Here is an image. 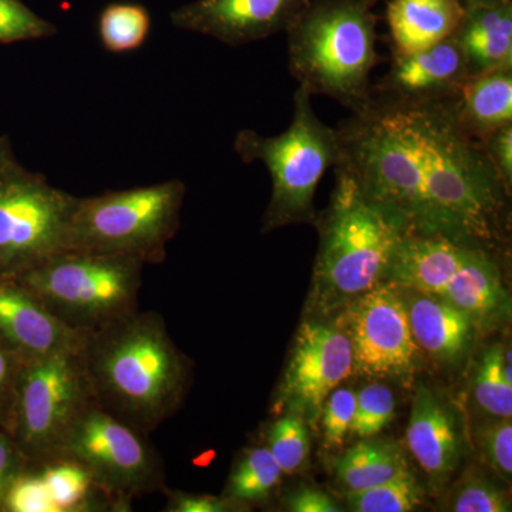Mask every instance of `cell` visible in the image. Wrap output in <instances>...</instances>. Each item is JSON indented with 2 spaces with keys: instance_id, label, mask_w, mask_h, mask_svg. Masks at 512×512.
<instances>
[{
  "instance_id": "cell-1",
  "label": "cell",
  "mask_w": 512,
  "mask_h": 512,
  "mask_svg": "<svg viewBox=\"0 0 512 512\" xmlns=\"http://www.w3.org/2000/svg\"><path fill=\"white\" fill-rule=\"evenodd\" d=\"M457 96L410 100L373 92L336 128L346 171L409 231L498 248L511 190L458 119Z\"/></svg>"
},
{
  "instance_id": "cell-2",
  "label": "cell",
  "mask_w": 512,
  "mask_h": 512,
  "mask_svg": "<svg viewBox=\"0 0 512 512\" xmlns=\"http://www.w3.org/2000/svg\"><path fill=\"white\" fill-rule=\"evenodd\" d=\"M83 360L94 402L147 436L183 403L190 366L156 312L89 333Z\"/></svg>"
},
{
  "instance_id": "cell-3",
  "label": "cell",
  "mask_w": 512,
  "mask_h": 512,
  "mask_svg": "<svg viewBox=\"0 0 512 512\" xmlns=\"http://www.w3.org/2000/svg\"><path fill=\"white\" fill-rule=\"evenodd\" d=\"M332 200L319 218L320 248L313 269V306L343 308L383 282L406 222L370 198L346 171L335 168Z\"/></svg>"
},
{
  "instance_id": "cell-4",
  "label": "cell",
  "mask_w": 512,
  "mask_h": 512,
  "mask_svg": "<svg viewBox=\"0 0 512 512\" xmlns=\"http://www.w3.org/2000/svg\"><path fill=\"white\" fill-rule=\"evenodd\" d=\"M382 0H311L286 30L288 67L312 96L338 101L350 113L370 99L376 50V6Z\"/></svg>"
},
{
  "instance_id": "cell-5",
  "label": "cell",
  "mask_w": 512,
  "mask_h": 512,
  "mask_svg": "<svg viewBox=\"0 0 512 512\" xmlns=\"http://www.w3.org/2000/svg\"><path fill=\"white\" fill-rule=\"evenodd\" d=\"M234 148L244 163L259 161L268 168L272 197L264 229L313 220L316 188L339 157L338 131L316 116L312 94L299 84L293 94V114L288 130L265 137L254 130L239 131Z\"/></svg>"
},
{
  "instance_id": "cell-6",
  "label": "cell",
  "mask_w": 512,
  "mask_h": 512,
  "mask_svg": "<svg viewBox=\"0 0 512 512\" xmlns=\"http://www.w3.org/2000/svg\"><path fill=\"white\" fill-rule=\"evenodd\" d=\"M143 266L126 256L62 251L12 278L64 325L92 333L138 311Z\"/></svg>"
},
{
  "instance_id": "cell-7",
  "label": "cell",
  "mask_w": 512,
  "mask_h": 512,
  "mask_svg": "<svg viewBox=\"0 0 512 512\" xmlns=\"http://www.w3.org/2000/svg\"><path fill=\"white\" fill-rule=\"evenodd\" d=\"M180 180L77 197L66 251L126 256L141 264H161L177 234L185 198Z\"/></svg>"
},
{
  "instance_id": "cell-8",
  "label": "cell",
  "mask_w": 512,
  "mask_h": 512,
  "mask_svg": "<svg viewBox=\"0 0 512 512\" xmlns=\"http://www.w3.org/2000/svg\"><path fill=\"white\" fill-rule=\"evenodd\" d=\"M60 463L83 470L114 507L165 487L163 460L147 434L94 400L70 424L49 466Z\"/></svg>"
},
{
  "instance_id": "cell-9",
  "label": "cell",
  "mask_w": 512,
  "mask_h": 512,
  "mask_svg": "<svg viewBox=\"0 0 512 512\" xmlns=\"http://www.w3.org/2000/svg\"><path fill=\"white\" fill-rule=\"evenodd\" d=\"M77 197L23 167L0 136V275L12 278L66 251Z\"/></svg>"
},
{
  "instance_id": "cell-10",
  "label": "cell",
  "mask_w": 512,
  "mask_h": 512,
  "mask_svg": "<svg viewBox=\"0 0 512 512\" xmlns=\"http://www.w3.org/2000/svg\"><path fill=\"white\" fill-rule=\"evenodd\" d=\"M92 400L83 350L20 363L9 434L28 467L49 466L64 433Z\"/></svg>"
},
{
  "instance_id": "cell-11",
  "label": "cell",
  "mask_w": 512,
  "mask_h": 512,
  "mask_svg": "<svg viewBox=\"0 0 512 512\" xmlns=\"http://www.w3.org/2000/svg\"><path fill=\"white\" fill-rule=\"evenodd\" d=\"M352 346L353 372L410 386L419 369L406 302L397 288L380 282L343 306L336 322Z\"/></svg>"
},
{
  "instance_id": "cell-12",
  "label": "cell",
  "mask_w": 512,
  "mask_h": 512,
  "mask_svg": "<svg viewBox=\"0 0 512 512\" xmlns=\"http://www.w3.org/2000/svg\"><path fill=\"white\" fill-rule=\"evenodd\" d=\"M352 373V346L346 333L338 325L302 323L275 410L296 414L316 429L329 394Z\"/></svg>"
},
{
  "instance_id": "cell-13",
  "label": "cell",
  "mask_w": 512,
  "mask_h": 512,
  "mask_svg": "<svg viewBox=\"0 0 512 512\" xmlns=\"http://www.w3.org/2000/svg\"><path fill=\"white\" fill-rule=\"evenodd\" d=\"M311 0H195L171 12L173 26L228 46L258 42L289 26Z\"/></svg>"
},
{
  "instance_id": "cell-14",
  "label": "cell",
  "mask_w": 512,
  "mask_h": 512,
  "mask_svg": "<svg viewBox=\"0 0 512 512\" xmlns=\"http://www.w3.org/2000/svg\"><path fill=\"white\" fill-rule=\"evenodd\" d=\"M87 335L64 325L16 279L0 278V342L20 362L82 352Z\"/></svg>"
},
{
  "instance_id": "cell-15",
  "label": "cell",
  "mask_w": 512,
  "mask_h": 512,
  "mask_svg": "<svg viewBox=\"0 0 512 512\" xmlns=\"http://www.w3.org/2000/svg\"><path fill=\"white\" fill-rule=\"evenodd\" d=\"M468 77L466 57L453 35L417 52H392L389 70L372 90L399 99H441L460 94Z\"/></svg>"
},
{
  "instance_id": "cell-16",
  "label": "cell",
  "mask_w": 512,
  "mask_h": 512,
  "mask_svg": "<svg viewBox=\"0 0 512 512\" xmlns=\"http://www.w3.org/2000/svg\"><path fill=\"white\" fill-rule=\"evenodd\" d=\"M480 247L488 245L444 234L409 231L400 242L383 282L397 289L440 295Z\"/></svg>"
},
{
  "instance_id": "cell-17",
  "label": "cell",
  "mask_w": 512,
  "mask_h": 512,
  "mask_svg": "<svg viewBox=\"0 0 512 512\" xmlns=\"http://www.w3.org/2000/svg\"><path fill=\"white\" fill-rule=\"evenodd\" d=\"M407 446L437 487L456 471L461 457L456 420L447 404L429 387L419 386L414 394Z\"/></svg>"
},
{
  "instance_id": "cell-18",
  "label": "cell",
  "mask_w": 512,
  "mask_h": 512,
  "mask_svg": "<svg viewBox=\"0 0 512 512\" xmlns=\"http://www.w3.org/2000/svg\"><path fill=\"white\" fill-rule=\"evenodd\" d=\"M441 298L460 309L476 330L497 328L510 319L511 301L497 248L480 247L447 282Z\"/></svg>"
},
{
  "instance_id": "cell-19",
  "label": "cell",
  "mask_w": 512,
  "mask_h": 512,
  "mask_svg": "<svg viewBox=\"0 0 512 512\" xmlns=\"http://www.w3.org/2000/svg\"><path fill=\"white\" fill-rule=\"evenodd\" d=\"M410 292L404 302L416 345L437 362H460L476 332L471 320L440 295Z\"/></svg>"
},
{
  "instance_id": "cell-20",
  "label": "cell",
  "mask_w": 512,
  "mask_h": 512,
  "mask_svg": "<svg viewBox=\"0 0 512 512\" xmlns=\"http://www.w3.org/2000/svg\"><path fill=\"white\" fill-rule=\"evenodd\" d=\"M454 37L463 49L470 76L512 69V0L466 6Z\"/></svg>"
},
{
  "instance_id": "cell-21",
  "label": "cell",
  "mask_w": 512,
  "mask_h": 512,
  "mask_svg": "<svg viewBox=\"0 0 512 512\" xmlns=\"http://www.w3.org/2000/svg\"><path fill=\"white\" fill-rule=\"evenodd\" d=\"M464 12L463 0H389L386 22L392 52H417L453 36Z\"/></svg>"
},
{
  "instance_id": "cell-22",
  "label": "cell",
  "mask_w": 512,
  "mask_h": 512,
  "mask_svg": "<svg viewBox=\"0 0 512 512\" xmlns=\"http://www.w3.org/2000/svg\"><path fill=\"white\" fill-rule=\"evenodd\" d=\"M458 119L478 141L512 124V69L470 76L458 94Z\"/></svg>"
},
{
  "instance_id": "cell-23",
  "label": "cell",
  "mask_w": 512,
  "mask_h": 512,
  "mask_svg": "<svg viewBox=\"0 0 512 512\" xmlns=\"http://www.w3.org/2000/svg\"><path fill=\"white\" fill-rule=\"evenodd\" d=\"M335 471L348 491H362L406 473L409 466L393 441L366 439L336 458Z\"/></svg>"
},
{
  "instance_id": "cell-24",
  "label": "cell",
  "mask_w": 512,
  "mask_h": 512,
  "mask_svg": "<svg viewBox=\"0 0 512 512\" xmlns=\"http://www.w3.org/2000/svg\"><path fill=\"white\" fill-rule=\"evenodd\" d=\"M282 476L284 473L268 447L248 448L229 474L224 497L238 507L264 503Z\"/></svg>"
},
{
  "instance_id": "cell-25",
  "label": "cell",
  "mask_w": 512,
  "mask_h": 512,
  "mask_svg": "<svg viewBox=\"0 0 512 512\" xmlns=\"http://www.w3.org/2000/svg\"><path fill=\"white\" fill-rule=\"evenodd\" d=\"M474 397L485 413L497 419H511V352L503 346H491L481 357L474 379Z\"/></svg>"
},
{
  "instance_id": "cell-26",
  "label": "cell",
  "mask_w": 512,
  "mask_h": 512,
  "mask_svg": "<svg viewBox=\"0 0 512 512\" xmlns=\"http://www.w3.org/2000/svg\"><path fill=\"white\" fill-rule=\"evenodd\" d=\"M150 30V12L140 3L114 2L101 10L100 42L111 53L140 49L146 43Z\"/></svg>"
},
{
  "instance_id": "cell-27",
  "label": "cell",
  "mask_w": 512,
  "mask_h": 512,
  "mask_svg": "<svg viewBox=\"0 0 512 512\" xmlns=\"http://www.w3.org/2000/svg\"><path fill=\"white\" fill-rule=\"evenodd\" d=\"M350 510L356 512H409L423 504L424 491L410 471L362 491H348Z\"/></svg>"
},
{
  "instance_id": "cell-28",
  "label": "cell",
  "mask_w": 512,
  "mask_h": 512,
  "mask_svg": "<svg viewBox=\"0 0 512 512\" xmlns=\"http://www.w3.org/2000/svg\"><path fill=\"white\" fill-rule=\"evenodd\" d=\"M266 447L281 467L282 473L286 476L295 474L306 463L311 450L306 421L296 414L286 413L269 429Z\"/></svg>"
},
{
  "instance_id": "cell-29",
  "label": "cell",
  "mask_w": 512,
  "mask_h": 512,
  "mask_svg": "<svg viewBox=\"0 0 512 512\" xmlns=\"http://www.w3.org/2000/svg\"><path fill=\"white\" fill-rule=\"evenodd\" d=\"M394 396L384 384L373 383L356 393L355 416L350 431L360 439H372L392 423Z\"/></svg>"
},
{
  "instance_id": "cell-30",
  "label": "cell",
  "mask_w": 512,
  "mask_h": 512,
  "mask_svg": "<svg viewBox=\"0 0 512 512\" xmlns=\"http://www.w3.org/2000/svg\"><path fill=\"white\" fill-rule=\"evenodd\" d=\"M56 33L52 22L37 15L22 0H0V45L45 39Z\"/></svg>"
},
{
  "instance_id": "cell-31",
  "label": "cell",
  "mask_w": 512,
  "mask_h": 512,
  "mask_svg": "<svg viewBox=\"0 0 512 512\" xmlns=\"http://www.w3.org/2000/svg\"><path fill=\"white\" fill-rule=\"evenodd\" d=\"M356 393L350 389H335L323 404L320 421L326 446L338 448L345 441L355 416Z\"/></svg>"
},
{
  "instance_id": "cell-32",
  "label": "cell",
  "mask_w": 512,
  "mask_h": 512,
  "mask_svg": "<svg viewBox=\"0 0 512 512\" xmlns=\"http://www.w3.org/2000/svg\"><path fill=\"white\" fill-rule=\"evenodd\" d=\"M451 510L456 512H510V500L500 488L480 477H470L454 494Z\"/></svg>"
},
{
  "instance_id": "cell-33",
  "label": "cell",
  "mask_w": 512,
  "mask_h": 512,
  "mask_svg": "<svg viewBox=\"0 0 512 512\" xmlns=\"http://www.w3.org/2000/svg\"><path fill=\"white\" fill-rule=\"evenodd\" d=\"M478 443L485 460L505 480L512 476V423L498 419L478 430Z\"/></svg>"
},
{
  "instance_id": "cell-34",
  "label": "cell",
  "mask_w": 512,
  "mask_h": 512,
  "mask_svg": "<svg viewBox=\"0 0 512 512\" xmlns=\"http://www.w3.org/2000/svg\"><path fill=\"white\" fill-rule=\"evenodd\" d=\"M28 468V461L8 431L0 430V512L20 474Z\"/></svg>"
},
{
  "instance_id": "cell-35",
  "label": "cell",
  "mask_w": 512,
  "mask_h": 512,
  "mask_svg": "<svg viewBox=\"0 0 512 512\" xmlns=\"http://www.w3.org/2000/svg\"><path fill=\"white\" fill-rule=\"evenodd\" d=\"M20 363L22 362L0 342V430L8 433L10 421H12L13 404H15Z\"/></svg>"
},
{
  "instance_id": "cell-36",
  "label": "cell",
  "mask_w": 512,
  "mask_h": 512,
  "mask_svg": "<svg viewBox=\"0 0 512 512\" xmlns=\"http://www.w3.org/2000/svg\"><path fill=\"white\" fill-rule=\"evenodd\" d=\"M163 491L167 495V505L164 508V511L167 512H228L239 510L238 505L225 497L181 493V491L168 490L165 487Z\"/></svg>"
},
{
  "instance_id": "cell-37",
  "label": "cell",
  "mask_w": 512,
  "mask_h": 512,
  "mask_svg": "<svg viewBox=\"0 0 512 512\" xmlns=\"http://www.w3.org/2000/svg\"><path fill=\"white\" fill-rule=\"evenodd\" d=\"M481 144L501 180L512 190V124L494 131Z\"/></svg>"
},
{
  "instance_id": "cell-38",
  "label": "cell",
  "mask_w": 512,
  "mask_h": 512,
  "mask_svg": "<svg viewBox=\"0 0 512 512\" xmlns=\"http://www.w3.org/2000/svg\"><path fill=\"white\" fill-rule=\"evenodd\" d=\"M289 511L292 512H340L342 508L323 491L311 487H301L289 494Z\"/></svg>"
},
{
  "instance_id": "cell-39",
  "label": "cell",
  "mask_w": 512,
  "mask_h": 512,
  "mask_svg": "<svg viewBox=\"0 0 512 512\" xmlns=\"http://www.w3.org/2000/svg\"><path fill=\"white\" fill-rule=\"evenodd\" d=\"M508 2V0H463L464 6H487L497 3Z\"/></svg>"
},
{
  "instance_id": "cell-40",
  "label": "cell",
  "mask_w": 512,
  "mask_h": 512,
  "mask_svg": "<svg viewBox=\"0 0 512 512\" xmlns=\"http://www.w3.org/2000/svg\"><path fill=\"white\" fill-rule=\"evenodd\" d=\"M0 278H2V275H0Z\"/></svg>"
}]
</instances>
